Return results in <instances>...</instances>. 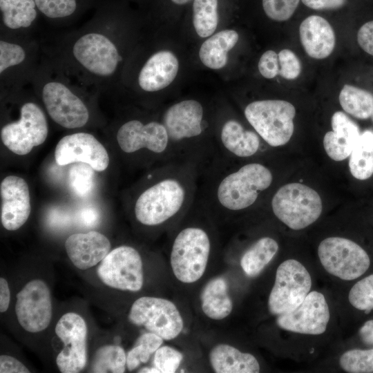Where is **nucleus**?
Returning a JSON list of instances; mask_svg holds the SVG:
<instances>
[{"mask_svg":"<svg viewBox=\"0 0 373 373\" xmlns=\"http://www.w3.org/2000/svg\"><path fill=\"white\" fill-rule=\"evenodd\" d=\"M307 7L317 10H334L344 6L347 0H301Z\"/></svg>","mask_w":373,"mask_h":373,"instance_id":"obj_45","label":"nucleus"},{"mask_svg":"<svg viewBox=\"0 0 373 373\" xmlns=\"http://www.w3.org/2000/svg\"><path fill=\"white\" fill-rule=\"evenodd\" d=\"M279 74L282 77L292 80L297 78L302 69L301 64L296 54L289 50L283 49L278 54Z\"/></svg>","mask_w":373,"mask_h":373,"instance_id":"obj_41","label":"nucleus"},{"mask_svg":"<svg viewBox=\"0 0 373 373\" xmlns=\"http://www.w3.org/2000/svg\"><path fill=\"white\" fill-rule=\"evenodd\" d=\"M261 137L234 118L224 119L214 133L218 157L244 160L253 158L262 149Z\"/></svg>","mask_w":373,"mask_h":373,"instance_id":"obj_18","label":"nucleus"},{"mask_svg":"<svg viewBox=\"0 0 373 373\" xmlns=\"http://www.w3.org/2000/svg\"><path fill=\"white\" fill-rule=\"evenodd\" d=\"M116 140L124 153L145 151L162 162L175 160L169 135L161 121L129 119L117 129Z\"/></svg>","mask_w":373,"mask_h":373,"instance_id":"obj_9","label":"nucleus"},{"mask_svg":"<svg viewBox=\"0 0 373 373\" xmlns=\"http://www.w3.org/2000/svg\"><path fill=\"white\" fill-rule=\"evenodd\" d=\"M278 250V244L274 238L262 237L245 251L240 259L241 267L248 276L255 277L271 262Z\"/></svg>","mask_w":373,"mask_h":373,"instance_id":"obj_29","label":"nucleus"},{"mask_svg":"<svg viewBox=\"0 0 373 373\" xmlns=\"http://www.w3.org/2000/svg\"><path fill=\"white\" fill-rule=\"evenodd\" d=\"M55 333L64 343L56 363L62 373H77L86 366L87 361V326L79 314L68 312L57 323Z\"/></svg>","mask_w":373,"mask_h":373,"instance_id":"obj_15","label":"nucleus"},{"mask_svg":"<svg viewBox=\"0 0 373 373\" xmlns=\"http://www.w3.org/2000/svg\"><path fill=\"white\" fill-rule=\"evenodd\" d=\"M179 62L169 50H160L151 55L142 65L137 75L140 89L147 93L160 91L175 78Z\"/></svg>","mask_w":373,"mask_h":373,"instance_id":"obj_22","label":"nucleus"},{"mask_svg":"<svg viewBox=\"0 0 373 373\" xmlns=\"http://www.w3.org/2000/svg\"><path fill=\"white\" fill-rule=\"evenodd\" d=\"M209 360L217 373H258L260 365L249 353L241 352L227 344H218L209 353Z\"/></svg>","mask_w":373,"mask_h":373,"instance_id":"obj_25","label":"nucleus"},{"mask_svg":"<svg viewBox=\"0 0 373 373\" xmlns=\"http://www.w3.org/2000/svg\"><path fill=\"white\" fill-rule=\"evenodd\" d=\"M183 359L182 354L169 346L160 347L155 352L154 366L160 372L173 373L179 367Z\"/></svg>","mask_w":373,"mask_h":373,"instance_id":"obj_40","label":"nucleus"},{"mask_svg":"<svg viewBox=\"0 0 373 373\" xmlns=\"http://www.w3.org/2000/svg\"><path fill=\"white\" fill-rule=\"evenodd\" d=\"M300 0H262L267 16L276 21H285L291 17Z\"/></svg>","mask_w":373,"mask_h":373,"instance_id":"obj_39","label":"nucleus"},{"mask_svg":"<svg viewBox=\"0 0 373 373\" xmlns=\"http://www.w3.org/2000/svg\"><path fill=\"white\" fill-rule=\"evenodd\" d=\"M371 118H372V120L373 121V107H372V114H371Z\"/></svg>","mask_w":373,"mask_h":373,"instance_id":"obj_51","label":"nucleus"},{"mask_svg":"<svg viewBox=\"0 0 373 373\" xmlns=\"http://www.w3.org/2000/svg\"><path fill=\"white\" fill-rule=\"evenodd\" d=\"M55 159L60 166L83 162L97 171H104L109 163V157L104 146L94 135L85 132L63 137L56 146Z\"/></svg>","mask_w":373,"mask_h":373,"instance_id":"obj_19","label":"nucleus"},{"mask_svg":"<svg viewBox=\"0 0 373 373\" xmlns=\"http://www.w3.org/2000/svg\"><path fill=\"white\" fill-rule=\"evenodd\" d=\"M97 274L104 284L114 289L138 291L143 286L142 258L131 246L122 245L109 251L100 262Z\"/></svg>","mask_w":373,"mask_h":373,"instance_id":"obj_14","label":"nucleus"},{"mask_svg":"<svg viewBox=\"0 0 373 373\" xmlns=\"http://www.w3.org/2000/svg\"><path fill=\"white\" fill-rule=\"evenodd\" d=\"M273 181L262 162L218 157L200 175L198 198L209 215L226 218L256 204Z\"/></svg>","mask_w":373,"mask_h":373,"instance_id":"obj_1","label":"nucleus"},{"mask_svg":"<svg viewBox=\"0 0 373 373\" xmlns=\"http://www.w3.org/2000/svg\"><path fill=\"white\" fill-rule=\"evenodd\" d=\"M10 293L7 280L0 278V312H6L9 306Z\"/></svg>","mask_w":373,"mask_h":373,"instance_id":"obj_47","label":"nucleus"},{"mask_svg":"<svg viewBox=\"0 0 373 373\" xmlns=\"http://www.w3.org/2000/svg\"><path fill=\"white\" fill-rule=\"evenodd\" d=\"M160 121L166 129L177 160L190 163L200 175L218 158L214 133L202 104L185 99L169 106Z\"/></svg>","mask_w":373,"mask_h":373,"instance_id":"obj_3","label":"nucleus"},{"mask_svg":"<svg viewBox=\"0 0 373 373\" xmlns=\"http://www.w3.org/2000/svg\"><path fill=\"white\" fill-rule=\"evenodd\" d=\"M318 255L324 269L344 280H353L369 268L367 252L355 242L341 237H329L322 240Z\"/></svg>","mask_w":373,"mask_h":373,"instance_id":"obj_12","label":"nucleus"},{"mask_svg":"<svg viewBox=\"0 0 373 373\" xmlns=\"http://www.w3.org/2000/svg\"><path fill=\"white\" fill-rule=\"evenodd\" d=\"M35 0H0L1 21L5 28L1 32L30 35L28 29L37 16Z\"/></svg>","mask_w":373,"mask_h":373,"instance_id":"obj_26","label":"nucleus"},{"mask_svg":"<svg viewBox=\"0 0 373 373\" xmlns=\"http://www.w3.org/2000/svg\"><path fill=\"white\" fill-rule=\"evenodd\" d=\"M299 35L305 51L314 59L327 57L335 47L336 37L332 26L318 15L309 16L301 22Z\"/></svg>","mask_w":373,"mask_h":373,"instance_id":"obj_24","label":"nucleus"},{"mask_svg":"<svg viewBox=\"0 0 373 373\" xmlns=\"http://www.w3.org/2000/svg\"><path fill=\"white\" fill-rule=\"evenodd\" d=\"M218 23V0H194L193 23L198 36H211L216 30Z\"/></svg>","mask_w":373,"mask_h":373,"instance_id":"obj_32","label":"nucleus"},{"mask_svg":"<svg viewBox=\"0 0 373 373\" xmlns=\"http://www.w3.org/2000/svg\"><path fill=\"white\" fill-rule=\"evenodd\" d=\"M111 247L109 240L95 231L72 234L65 242L68 258L77 268L82 270L100 262L109 253Z\"/></svg>","mask_w":373,"mask_h":373,"instance_id":"obj_21","label":"nucleus"},{"mask_svg":"<svg viewBox=\"0 0 373 373\" xmlns=\"http://www.w3.org/2000/svg\"><path fill=\"white\" fill-rule=\"evenodd\" d=\"M128 320L166 341L176 338L184 326L175 305L157 297L143 296L137 299L131 307Z\"/></svg>","mask_w":373,"mask_h":373,"instance_id":"obj_13","label":"nucleus"},{"mask_svg":"<svg viewBox=\"0 0 373 373\" xmlns=\"http://www.w3.org/2000/svg\"><path fill=\"white\" fill-rule=\"evenodd\" d=\"M48 133V122L43 109L36 102L29 101L21 106L18 120L1 128V138L10 151L23 155L43 144Z\"/></svg>","mask_w":373,"mask_h":373,"instance_id":"obj_11","label":"nucleus"},{"mask_svg":"<svg viewBox=\"0 0 373 373\" xmlns=\"http://www.w3.org/2000/svg\"><path fill=\"white\" fill-rule=\"evenodd\" d=\"M311 276L299 261L288 259L278 267L275 282L268 299L273 315H280L296 308L309 293Z\"/></svg>","mask_w":373,"mask_h":373,"instance_id":"obj_10","label":"nucleus"},{"mask_svg":"<svg viewBox=\"0 0 373 373\" xmlns=\"http://www.w3.org/2000/svg\"><path fill=\"white\" fill-rule=\"evenodd\" d=\"M357 41L365 52L373 56V20L365 23L359 28Z\"/></svg>","mask_w":373,"mask_h":373,"instance_id":"obj_43","label":"nucleus"},{"mask_svg":"<svg viewBox=\"0 0 373 373\" xmlns=\"http://www.w3.org/2000/svg\"><path fill=\"white\" fill-rule=\"evenodd\" d=\"M332 131L325 133L323 146L327 155L334 161L350 157L360 135L358 125L342 111L335 112L331 119Z\"/></svg>","mask_w":373,"mask_h":373,"instance_id":"obj_23","label":"nucleus"},{"mask_svg":"<svg viewBox=\"0 0 373 373\" xmlns=\"http://www.w3.org/2000/svg\"><path fill=\"white\" fill-rule=\"evenodd\" d=\"M171 1L175 4L183 5L189 2L191 0H171Z\"/></svg>","mask_w":373,"mask_h":373,"instance_id":"obj_50","label":"nucleus"},{"mask_svg":"<svg viewBox=\"0 0 373 373\" xmlns=\"http://www.w3.org/2000/svg\"><path fill=\"white\" fill-rule=\"evenodd\" d=\"M329 318V309L324 295L314 291L294 310L278 315L276 323L287 331L319 335L325 332Z\"/></svg>","mask_w":373,"mask_h":373,"instance_id":"obj_17","label":"nucleus"},{"mask_svg":"<svg viewBox=\"0 0 373 373\" xmlns=\"http://www.w3.org/2000/svg\"><path fill=\"white\" fill-rule=\"evenodd\" d=\"M359 335L364 343L373 345V320L364 323L359 329Z\"/></svg>","mask_w":373,"mask_h":373,"instance_id":"obj_48","label":"nucleus"},{"mask_svg":"<svg viewBox=\"0 0 373 373\" xmlns=\"http://www.w3.org/2000/svg\"><path fill=\"white\" fill-rule=\"evenodd\" d=\"M338 99L343 111L353 117L360 119L371 117L373 95L367 90L345 84L340 92Z\"/></svg>","mask_w":373,"mask_h":373,"instance_id":"obj_31","label":"nucleus"},{"mask_svg":"<svg viewBox=\"0 0 373 373\" xmlns=\"http://www.w3.org/2000/svg\"><path fill=\"white\" fill-rule=\"evenodd\" d=\"M98 213L94 208H84L79 214V220L82 224L88 227L95 226L98 220Z\"/></svg>","mask_w":373,"mask_h":373,"instance_id":"obj_46","label":"nucleus"},{"mask_svg":"<svg viewBox=\"0 0 373 373\" xmlns=\"http://www.w3.org/2000/svg\"><path fill=\"white\" fill-rule=\"evenodd\" d=\"M200 300L203 312L213 320L226 318L233 309V303L228 294L227 283L222 277L211 280L204 286Z\"/></svg>","mask_w":373,"mask_h":373,"instance_id":"obj_27","label":"nucleus"},{"mask_svg":"<svg viewBox=\"0 0 373 373\" xmlns=\"http://www.w3.org/2000/svg\"><path fill=\"white\" fill-rule=\"evenodd\" d=\"M258 70L262 76L272 79L279 74L278 56L274 50H267L260 57L258 61Z\"/></svg>","mask_w":373,"mask_h":373,"instance_id":"obj_42","label":"nucleus"},{"mask_svg":"<svg viewBox=\"0 0 373 373\" xmlns=\"http://www.w3.org/2000/svg\"><path fill=\"white\" fill-rule=\"evenodd\" d=\"M339 363L347 372H373V349L348 350L341 355Z\"/></svg>","mask_w":373,"mask_h":373,"instance_id":"obj_36","label":"nucleus"},{"mask_svg":"<svg viewBox=\"0 0 373 373\" xmlns=\"http://www.w3.org/2000/svg\"><path fill=\"white\" fill-rule=\"evenodd\" d=\"M1 222L8 231L19 229L27 221L31 211L28 184L16 175L6 177L1 182Z\"/></svg>","mask_w":373,"mask_h":373,"instance_id":"obj_20","label":"nucleus"},{"mask_svg":"<svg viewBox=\"0 0 373 373\" xmlns=\"http://www.w3.org/2000/svg\"><path fill=\"white\" fill-rule=\"evenodd\" d=\"M348 300L357 309L362 311L373 309V274L353 285L350 291Z\"/></svg>","mask_w":373,"mask_h":373,"instance_id":"obj_37","label":"nucleus"},{"mask_svg":"<svg viewBox=\"0 0 373 373\" xmlns=\"http://www.w3.org/2000/svg\"><path fill=\"white\" fill-rule=\"evenodd\" d=\"M162 343L163 338L152 332H147L140 336L135 345L126 356V366L128 370L132 371L141 363H146Z\"/></svg>","mask_w":373,"mask_h":373,"instance_id":"obj_34","label":"nucleus"},{"mask_svg":"<svg viewBox=\"0 0 373 373\" xmlns=\"http://www.w3.org/2000/svg\"><path fill=\"white\" fill-rule=\"evenodd\" d=\"M139 372H146V373H159L160 371L155 367H143Z\"/></svg>","mask_w":373,"mask_h":373,"instance_id":"obj_49","label":"nucleus"},{"mask_svg":"<svg viewBox=\"0 0 373 373\" xmlns=\"http://www.w3.org/2000/svg\"><path fill=\"white\" fill-rule=\"evenodd\" d=\"M238 34L224 30L207 39L201 46L199 57L202 64L211 69H220L227 61V53L237 44Z\"/></svg>","mask_w":373,"mask_h":373,"instance_id":"obj_28","label":"nucleus"},{"mask_svg":"<svg viewBox=\"0 0 373 373\" xmlns=\"http://www.w3.org/2000/svg\"><path fill=\"white\" fill-rule=\"evenodd\" d=\"M37 8L47 18L62 19L73 15L77 9L76 0H35Z\"/></svg>","mask_w":373,"mask_h":373,"instance_id":"obj_38","label":"nucleus"},{"mask_svg":"<svg viewBox=\"0 0 373 373\" xmlns=\"http://www.w3.org/2000/svg\"><path fill=\"white\" fill-rule=\"evenodd\" d=\"M1 373H29L30 370L19 360L9 356H0Z\"/></svg>","mask_w":373,"mask_h":373,"instance_id":"obj_44","label":"nucleus"},{"mask_svg":"<svg viewBox=\"0 0 373 373\" xmlns=\"http://www.w3.org/2000/svg\"><path fill=\"white\" fill-rule=\"evenodd\" d=\"M40 98L50 118L68 129L84 126L90 119V111L80 95L86 88L73 79L47 55L33 73L30 83Z\"/></svg>","mask_w":373,"mask_h":373,"instance_id":"obj_4","label":"nucleus"},{"mask_svg":"<svg viewBox=\"0 0 373 373\" xmlns=\"http://www.w3.org/2000/svg\"><path fill=\"white\" fill-rule=\"evenodd\" d=\"M126 365V356L124 349L119 345H107L97 351L92 363V372L123 373Z\"/></svg>","mask_w":373,"mask_h":373,"instance_id":"obj_33","label":"nucleus"},{"mask_svg":"<svg viewBox=\"0 0 373 373\" xmlns=\"http://www.w3.org/2000/svg\"><path fill=\"white\" fill-rule=\"evenodd\" d=\"M274 215L294 230H300L318 220L322 213L321 198L304 184L292 182L280 186L270 202Z\"/></svg>","mask_w":373,"mask_h":373,"instance_id":"obj_7","label":"nucleus"},{"mask_svg":"<svg viewBox=\"0 0 373 373\" xmlns=\"http://www.w3.org/2000/svg\"><path fill=\"white\" fill-rule=\"evenodd\" d=\"M212 247L211 236L202 226L186 225L173 238L170 262L175 276L184 283L198 280L204 274Z\"/></svg>","mask_w":373,"mask_h":373,"instance_id":"obj_6","label":"nucleus"},{"mask_svg":"<svg viewBox=\"0 0 373 373\" xmlns=\"http://www.w3.org/2000/svg\"><path fill=\"white\" fill-rule=\"evenodd\" d=\"M349 168L357 180H365L373 175V131L361 133L350 155Z\"/></svg>","mask_w":373,"mask_h":373,"instance_id":"obj_30","label":"nucleus"},{"mask_svg":"<svg viewBox=\"0 0 373 373\" xmlns=\"http://www.w3.org/2000/svg\"><path fill=\"white\" fill-rule=\"evenodd\" d=\"M68 182L77 196L86 198L95 186V170L86 163L75 162L68 171Z\"/></svg>","mask_w":373,"mask_h":373,"instance_id":"obj_35","label":"nucleus"},{"mask_svg":"<svg viewBox=\"0 0 373 373\" xmlns=\"http://www.w3.org/2000/svg\"><path fill=\"white\" fill-rule=\"evenodd\" d=\"M50 289L41 280L29 281L17 294L15 312L20 325L36 333L48 327L52 318Z\"/></svg>","mask_w":373,"mask_h":373,"instance_id":"obj_16","label":"nucleus"},{"mask_svg":"<svg viewBox=\"0 0 373 373\" xmlns=\"http://www.w3.org/2000/svg\"><path fill=\"white\" fill-rule=\"evenodd\" d=\"M41 47L30 35L1 32V89L17 91L30 83L41 59Z\"/></svg>","mask_w":373,"mask_h":373,"instance_id":"obj_5","label":"nucleus"},{"mask_svg":"<svg viewBox=\"0 0 373 373\" xmlns=\"http://www.w3.org/2000/svg\"><path fill=\"white\" fill-rule=\"evenodd\" d=\"M244 115L261 139L271 147L286 144L293 135L296 108L289 102L254 101L246 106Z\"/></svg>","mask_w":373,"mask_h":373,"instance_id":"obj_8","label":"nucleus"},{"mask_svg":"<svg viewBox=\"0 0 373 373\" xmlns=\"http://www.w3.org/2000/svg\"><path fill=\"white\" fill-rule=\"evenodd\" d=\"M146 178L150 184L133 203L134 216L142 225L158 227L185 216L197 198L200 173L190 163L177 160L162 162Z\"/></svg>","mask_w":373,"mask_h":373,"instance_id":"obj_2","label":"nucleus"}]
</instances>
